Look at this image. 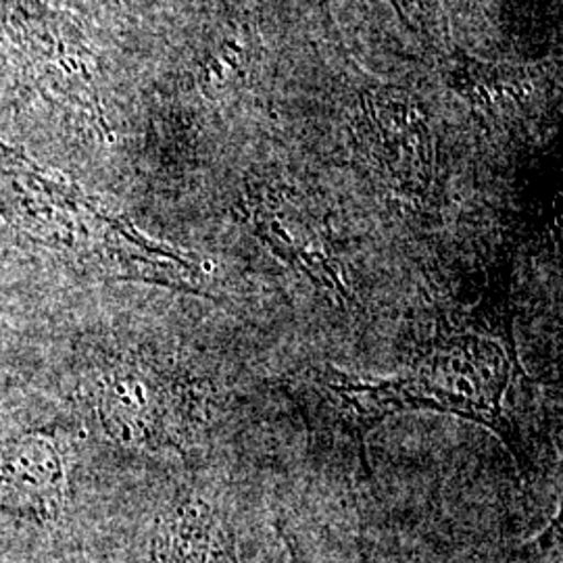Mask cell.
<instances>
[{"label":"cell","mask_w":563,"mask_h":563,"mask_svg":"<svg viewBox=\"0 0 563 563\" xmlns=\"http://www.w3.org/2000/svg\"><path fill=\"white\" fill-rule=\"evenodd\" d=\"M399 378L409 411L432 409L481 423L507 444L520 467L526 463L520 430L507 411V393L523 378L509 322L488 332L474 313L460 323L441 320Z\"/></svg>","instance_id":"6da1fadb"},{"label":"cell","mask_w":563,"mask_h":563,"mask_svg":"<svg viewBox=\"0 0 563 563\" xmlns=\"http://www.w3.org/2000/svg\"><path fill=\"white\" fill-rule=\"evenodd\" d=\"M284 390L301 411L309 434L320 444L349 451L367 478V437L390 416L409 411L399 376L365 378L325 363L292 372Z\"/></svg>","instance_id":"7a4b0ae2"},{"label":"cell","mask_w":563,"mask_h":563,"mask_svg":"<svg viewBox=\"0 0 563 563\" xmlns=\"http://www.w3.org/2000/svg\"><path fill=\"white\" fill-rule=\"evenodd\" d=\"M280 534L282 541H284V547H286V553H288V563H316L302 553L301 547L295 543V539L290 537V532H288V530H284V528H282Z\"/></svg>","instance_id":"52a82bcc"},{"label":"cell","mask_w":563,"mask_h":563,"mask_svg":"<svg viewBox=\"0 0 563 563\" xmlns=\"http://www.w3.org/2000/svg\"><path fill=\"white\" fill-rule=\"evenodd\" d=\"M144 563H241L232 526L201 497H184L155 526Z\"/></svg>","instance_id":"8992f818"},{"label":"cell","mask_w":563,"mask_h":563,"mask_svg":"<svg viewBox=\"0 0 563 563\" xmlns=\"http://www.w3.org/2000/svg\"><path fill=\"white\" fill-rule=\"evenodd\" d=\"M67 455L51 432L9 444L0 460V490L21 511L53 520L65 501Z\"/></svg>","instance_id":"5b68a950"},{"label":"cell","mask_w":563,"mask_h":563,"mask_svg":"<svg viewBox=\"0 0 563 563\" xmlns=\"http://www.w3.org/2000/svg\"><path fill=\"white\" fill-rule=\"evenodd\" d=\"M99 413L115 441L159 449L178 443L188 432L190 397L162 367L125 360L102 376Z\"/></svg>","instance_id":"3957f363"},{"label":"cell","mask_w":563,"mask_h":563,"mask_svg":"<svg viewBox=\"0 0 563 563\" xmlns=\"http://www.w3.org/2000/svg\"><path fill=\"white\" fill-rule=\"evenodd\" d=\"M249 218L257 234L284 262L302 272L336 305H353V297L342 280L341 267L330 255L322 232L302 218L292 205L276 199H253Z\"/></svg>","instance_id":"277c9868"}]
</instances>
